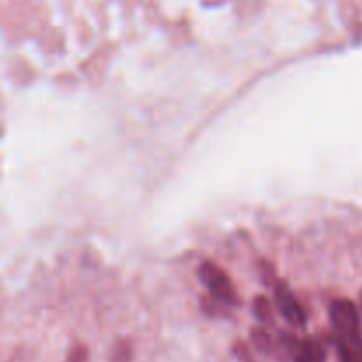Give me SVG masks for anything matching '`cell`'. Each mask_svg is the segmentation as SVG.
I'll list each match as a JSON object with an SVG mask.
<instances>
[{
    "label": "cell",
    "mask_w": 362,
    "mask_h": 362,
    "mask_svg": "<svg viewBox=\"0 0 362 362\" xmlns=\"http://www.w3.org/2000/svg\"><path fill=\"white\" fill-rule=\"evenodd\" d=\"M232 352L233 356L239 359V362H257V359L253 357V354H251L250 346L246 345L244 341H235L232 346Z\"/></svg>",
    "instance_id": "cell-8"
},
{
    "label": "cell",
    "mask_w": 362,
    "mask_h": 362,
    "mask_svg": "<svg viewBox=\"0 0 362 362\" xmlns=\"http://www.w3.org/2000/svg\"><path fill=\"white\" fill-rule=\"evenodd\" d=\"M87 361V350L83 346H76L69 352V362H85Z\"/></svg>",
    "instance_id": "cell-9"
},
{
    "label": "cell",
    "mask_w": 362,
    "mask_h": 362,
    "mask_svg": "<svg viewBox=\"0 0 362 362\" xmlns=\"http://www.w3.org/2000/svg\"><path fill=\"white\" fill-rule=\"evenodd\" d=\"M198 276L218 303L225 304V306H239L240 299L237 296L235 286L230 281L228 274L219 269L214 262H204L198 267Z\"/></svg>",
    "instance_id": "cell-1"
},
{
    "label": "cell",
    "mask_w": 362,
    "mask_h": 362,
    "mask_svg": "<svg viewBox=\"0 0 362 362\" xmlns=\"http://www.w3.org/2000/svg\"><path fill=\"white\" fill-rule=\"evenodd\" d=\"M110 362H133V346L129 341H119L112 350Z\"/></svg>",
    "instance_id": "cell-7"
},
{
    "label": "cell",
    "mask_w": 362,
    "mask_h": 362,
    "mask_svg": "<svg viewBox=\"0 0 362 362\" xmlns=\"http://www.w3.org/2000/svg\"><path fill=\"white\" fill-rule=\"evenodd\" d=\"M338 356L341 362H362V334L338 336Z\"/></svg>",
    "instance_id": "cell-5"
},
{
    "label": "cell",
    "mask_w": 362,
    "mask_h": 362,
    "mask_svg": "<svg viewBox=\"0 0 362 362\" xmlns=\"http://www.w3.org/2000/svg\"><path fill=\"white\" fill-rule=\"evenodd\" d=\"M361 303H362V293H361Z\"/></svg>",
    "instance_id": "cell-10"
},
{
    "label": "cell",
    "mask_w": 362,
    "mask_h": 362,
    "mask_svg": "<svg viewBox=\"0 0 362 362\" xmlns=\"http://www.w3.org/2000/svg\"><path fill=\"white\" fill-rule=\"evenodd\" d=\"M276 306H278L279 313L283 315L286 322L296 329H304L308 324V315L304 311L303 304L297 300L292 290L285 285V283H276Z\"/></svg>",
    "instance_id": "cell-3"
},
{
    "label": "cell",
    "mask_w": 362,
    "mask_h": 362,
    "mask_svg": "<svg viewBox=\"0 0 362 362\" xmlns=\"http://www.w3.org/2000/svg\"><path fill=\"white\" fill-rule=\"evenodd\" d=\"M329 318L338 336H356L361 332V317L356 304L349 299H334L329 306Z\"/></svg>",
    "instance_id": "cell-2"
},
{
    "label": "cell",
    "mask_w": 362,
    "mask_h": 362,
    "mask_svg": "<svg viewBox=\"0 0 362 362\" xmlns=\"http://www.w3.org/2000/svg\"><path fill=\"white\" fill-rule=\"evenodd\" d=\"M253 313H255V317H257L260 322H264V324H272V322H274L271 300H269L265 296L255 297Z\"/></svg>",
    "instance_id": "cell-6"
},
{
    "label": "cell",
    "mask_w": 362,
    "mask_h": 362,
    "mask_svg": "<svg viewBox=\"0 0 362 362\" xmlns=\"http://www.w3.org/2000/svg\"><path fill=\"white\" fill-rule=\"evenodd\" d=\"M251 341H253V346L258 352L271 357V359L285 362L286 357H288V354L285 352L281 343H276L274 339L271 338V334H269L267 331H264V329H251Z\"/></svg>",
    "instance_id": "cell-4"
}]
</instances>
